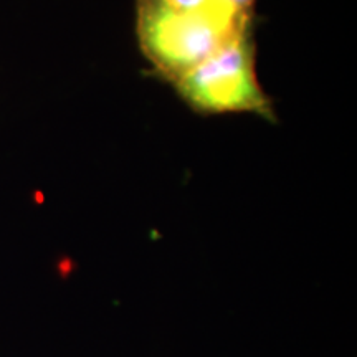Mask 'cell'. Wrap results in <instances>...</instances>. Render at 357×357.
Listing matches in <instances>:
<instances>
[{"instance_id": "cell-1", "label": "cell", "mask_w": 357, "mask_h": 357, "mask_svg": "<svg viewBox=\"0 0 357 357\" xmlns=\"http://www.w3.org/2000/svg\"><path fill=\"white\" fill-rule=\"evenodd\" d=\"M136 13L142 55L171 83L253 26V15L182 12L164 0H137Z\"/></svg>"}, {"instance_id": "cell-2", "label": "cell", "mask_w": 357, "mask_h": 357, "mask_svg": "<svg viewBox=\"0 0 357 357\" xmlns=\"http://www.w3.org/2000/svg\"><path fill=\"white\" fill-rule=\"evenodd\" d=\"M255 55L252 26L172 84L199 114L253 113L271 121L273 102L258 83Z\"/></svg>"}, {"instance_id": "cell-3", "label": "cell", "mask_w": 357, "mask_h": 357, "mask_svg": "<svg viewBox=\"0 0 357 357\" xmlns=\"http://www.w3.org/2000/svg\"><path fill=\"white\" fill-rule=\"evenodd\" d=\"M169 6L182 12L192 13H211L218 17H240L253 15L236 8L230 0H164Z\"/></svg>"}, {"instance_id": "cell-4", "label": "cell", "mask_w": 357, "mask_h": 357, "mask_svg": "<svg viewBox=\"0 0 357 357\" xmlns=\"http://www.w3.org/2000/svg\"><path fill=\"white\" fill-rule=\"evenodd\" d=\"M230 2L234 3L236 8H240L242 12L253 13V8H255L257 0H230Z\"/></svg>"}]
</instances>
